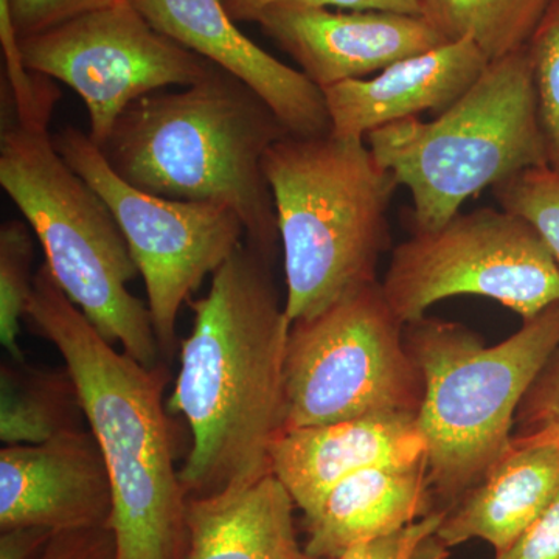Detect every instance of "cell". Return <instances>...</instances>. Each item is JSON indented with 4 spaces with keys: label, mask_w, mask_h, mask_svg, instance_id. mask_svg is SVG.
Instances as JSON below:
<instances>
[{
    "label": "cell",
    "mask_w": 559,
    "mask_h": 559,
    "mask_svg": "<svg viewBox=\"0 0 559 559\" xmlns=\"http://www.w3.org/2000/svg\"><path fill=\"white\" fill-rule=\"evenodd\" d=\"M286 135L257 92L218 69L180 92L139 98L98 148L135 189L167 200L229 204L242 221L246 241L272 260L280 237L263 162Z\"/></svg>",
    "instance_id": "cell-3"
},
{
    "label": "cell",
    "mask_w": 559,
    "mask_h": 559,
    "mask_svg": "<svg viewBox=\"0 0 559 559\" xmlns=\"http://www.w3.org/2000/svg\"><path fill=\"white\" fill-rule=\"evenodd\" d=\"M374 159L411 191L414 231L440 229L488 187L547 165L527 49L489 62L430 121H395L366 138Z\"/></svg>",
    "instance_id": "cell-7"
},
{
    "label": "cell",
    "mask_w": 559,
    "mask_h": 559,
    "mask_svg": "<svg viewBox=\"0 0 559 559\" xmlns=\"http://www.w3.org/2000/svg\"><path fill=\"white\" fill-rule=\"evenodd\" d=\"M421 374L380 282L290 323L285 429L369 415L418 414Z\"/></svg>",
    "instance_id": "cell-8"
},
{
    "label": "cell",
    "mask_w": 559,
    "mask_h": 559,
    "mask_svg": "<svg viewBox=\"0 0 559 559\" xmlns=\"http://www.w3.org/2000/svg\"><path fill=\"white\" fill-rule=\"evenodd\" d=\"M489 61L474 40H450L395 62L377 76L323 90L330 135L366 140L371 131L423 112L440 116L480 79Z\"/></svg>",
    "instance_id": "cell-16"
},
{
    "label": "cell",
    "mask_w": 559,
    "mask_h": 559,
    "mask_svg": "<svg viewBox=\"0 0 559 559\" xmlns=\"http://www.w3.org/2000/svg\"><path fill=\"white\" fill-rule=\"evenodd\" d=\"M112 487L92 430L0 451V528L53 533L109 527Z\"/></svg>",
    "instance_id": "cell-13"
},
{
    "label": "cell",
    "mask_w": 559,
    "mask_h": 559,
    "mask_svg": "<svg viewBox=\"0 0 559 559\" xmlns=\"http://www.w3.org/2000/svg\"><path fill=\"white\" fill-rule=\"evenodd\" d=\"M444 513H429L389 535L362 540L336 559H443L448 549L437 538V530Z\"/></svg>",
    "instance_id": "cell-25"
},
{
    "label": "cell",
    "mask_w": 559,
    "mask_h": 559,
    "mask_svg": "<svg viewBox=\"0 0 559 559\" xmlns=\"http://www.w3.org/2000/svg\"><path fill=\"white\" fill-rule=\"evenodd\" d=\"M156 31L237 76L277 114L290 135L330 134L325 95L237 27L221 0H131Z\"/></svg>",
    "instance_id": "cell-14"
},
{
    "label": "cell",
    "mask_w": 559,
    "mask_h": 559,
    "mask_svg": "<svg viewBox=\"0 0 559 559\" xmlns=\"http://www.w3.org/2000/svg\"><path fill=\"white\" fill-rule=\"evenodd\" d=\"M32 231L24 221H7L0 227V342L10 359L17 362H25L20 345L21 322L27 318L35 289Z\"/></svg>",
    "instance_id": "cell-22"
},
{
    "label": "cell",
    "mask_w": 559,
    "mask_h": 559,
    "mask_svg": "<svg viewBox=\"0 0 559 559\" xmlns=\"http://www.w3.org/2000/svg\"><path fill=\"white\" fill-rule=\"evenodd\" d=\"M270 257L248 241L190 300L193 326L180 347L170 411L189 423L179 469L187 499L207 498L272 473L271 451L286 426L285 362L290 322Z\"/></svg>",
    "instance_id": "cell-1"
},
{
    "label": "cell",
    "mask_w": 559,
    "mask_h": 559,
    "mask_svg": "<svg viewBox=\"0 0 559 559\" xmlns=\"http://www.w3.org/2000/svg\"><path fill=\"white\" fill-rule=\"evenodd\" d=\"M282 2L340 10L395 11V13L415 14V16L425 14V0H221L235 22H257L264 10Z\"/></svg>",
    "instance_id": "cell-28"
},
{
    "label": "cell",
    "mask_w": 559,
    "mask_h": 559,
    "mask_svg": "<svg viewBox=\"0 0 559 559\" xmlns=\"http://www.w3.org/2000/svg\"><path fill=\"white\" fill-rule=\"evenodd\" d=\"M525 49L546 143L547 167L559 173V0H550Z\"/></svg>",
    "instance_id": "cell-23"
},
{
    "label": "cell",
    "mask_w": 559,
    "mask_h": 559,
    "mask_svg": "<svg viewBox=\"0 0 559 559\" xmlns=\"http://www.w3.org/2000/svg\"><path fill=\"white\" fill-rule=\"evenodd\" d=\"M293 498L274 476L187 499V559H304Z\"/></svg>",
    "instance_id": "cell-18"
},
{
    "label": "cell",
    "mask_w": 559,
    "mask_h": 559,
    "mask_svg": "<svg viewBox=\"0 0 559 559\" xmlns=\"http://www.w3.org/2000/svg\"><path fill=\"white\" fill-rule=\"evenodd\" d=\"M423 460L426 444L417 414H380L283 430L272 447L271 469L308 524L330 492L349 476Z\"/></svg>",
    "instance_id": "cell-15"
},
{
    "label": "cell",
    "mask_w": 559,
    "mask_h": 559,
    "mask_svg": "<svg viewBox=\"0 0 559 559\" xmlns=\"http://www.w3.org/2000/svg\"><path fill=\"white\" fill-rule=\"evenodd\" d=\"M559 489V450L511 437L487 476L444 513L437 538L447 549L481 539L510 549Z\"/></svg>",
    "instance_id": "cell-17"
},
{
    "label": "cell",
    "mask_w": 559,
    "mask_h": 559,
    "mask_svg": "<svg viewBox=\"0 0 559 559\" xmlns=\"http://www.w3.org/2000/svg\"><path fill=\"white\" fill-rule=\"evenodd\" d=\"M496 559H559V489L521 538Z\"/></svg>",
    "instance_id": "cell-29"
},
{
    "label": "cell",
    "mask_w": 559,
    "mask_h": 559,
    "mask_svg": "<svg viewBox=\"0 0 559 559\" xmlns=\"http://www.w3.org/2000/svg\"><path fill=\"white\" fill-rule=\"evenodd\" d=\"M277 215L289 322L378 282L399 189L366 140L286 135L263 162Z\"/></svg>",
    "instance_id": "cell-4"
},
{
    "label": "cell",
    "mask_w": 559,
    "mask_h": 559,
    "mask_svg": "<svg viewBox=\"0 0 559 559\" xmlns=\"http://www.w3.org/2000/svg\"><path fill=\"white\" fill-rule=\"evenodd\" d=\"M39 559H117L110 527L55 533Z\"/></svg>",
    "instance_id": "cell-30"
},
{
    "label": "cell",
    "mask_w": 559,
    "mask_h": 559,
    "mask_svg": "<svg viewBox=\"0 0 559 559\" xmlns=\"http://www.w3.org/2000/svg\"><path fill=\"white\" fill-rule=\"evenodd\" d=\"M514 426L516 439L559 450V347L522 400Z\"/></svg>",
    "instance_id": "cell-26"
},
{
    "label": "cell",
    "mask_w": 559,
    "mask_h": 559,
    "mask_svg": "<svg viewBox=\"0 0 559 559\" xmlns=\"http://www.w3.org/2000/svg\"><path fill=\"white\" fill-rule=\"evenodd\" d=\"M55 533L40 527H14L2 530L0 536V559H32L47 544Z\"/></svg>",
    "instance_id": "cell-31"
},
{
    "label": "cell",
    "mask_w": 559,
    "mask_h": 559,
    "mask_svg": "<svg viewBox=\"0 0 559 559\" xmlns=\"http://www.w3.org/2000/svg\"><path fill=\"white\" fill-rule=\"evenodd\" d=\"M550 0H425L429 22L450 40L469 38L489 62L525 49Z\"/></svg>",
    "instance_id": "cell-21"
},
{
    "label": "cell",
    "mask_w": 559,
    "mask_h": 559,
    "mask_svg": "<svg viewBox=\"0 0 559 559\" xmlns=\"http://www.w3.org/2000/svg\"><path fill=\"white\" fill-rule=\"evenodd\" d=\"M50 119H21L2 91L0 186L38 238L51 277L110 344L142 366H164L148 304L128 283L139 267L116 216L62 159Z\"/></svg>",
    "instance_id": "cell-5"
},
{
    "label": "cell",
    "mask_w": 559,
    "mask_h": 559,
    "mask_svg": "<svg viewBox=\"0 0 559 559\" xmlns=\"http://www.w3.org/2000/svg\"><path fill=\"white\" fill-rule=\"evenodd\" d=\"M79 390L69 370L10 359L0 366V440L36 444L83 428Z\"/></svg>",
    "instance_id": "cell-20"
},
{
    "label": "cell",
    "mask_w": 559,
    "mask_h": 559,
    "mask_svg": "<svg viewBox=\"0 0 559 559\" xmlns=\"http://www.w3.org/2000/svg\"><path fill=\"white\" fill-rule=\"evenodd\" d=\"M53 145L116 216L145 280L162 356L170 362L183 305L246 240L240 216L224 202L167 200L135 189L109 167L90 134L76 128L53 135Z\"/></svg>",
    "instance_id": "cell-10"
},
{
    "label": "cell",
    "mask_w": 559,
    "mask_h": 559,
    "mask_svg": "<svg viewBox=\"0 0 559 559\" xmlns=\"http://www.w3.org/2000/svg\"><path fill=\"white\" fill-rule=\"evenodd\" d=\"M429 492L426 460L360 471L342 480L308 522L305 554L336 559L355 544L407 527L426 516Z\"/></svg>",
    "instance_id": "cell-19"
},
{
    "label": "cell",
    "mask_w": 559,
    "mask_h": 559,
    "mask_svg": "<svg viewBox=\"0 0 559 559\" xmlns=\"http://www.w3.org/2000/svg\"><path fill=\"white\" fill-rule=\"evenodd\" d=\"M381 286L403 325L457 296L487 297L528 320L559 301V266L524 216L480 207L414 231L393 249Z\"/></svg>",
    "instance_id": "cell-9"
},
{
    "label": "cell",
    "mask_w": 559,
    "mask_h": 559,
    "mask_svg": "<svg viewBox=\"0 0 559 559\" xmlns=\"http://www.w3.org/2000/svg\"><path fill=\"white\" fill-rule=\"evenodd\" d=\"M500 207L524 216L538 229L559 266V173L528 168L492 187Z\"/></svg>",
    "instance_id": "cell-24"
},
{
    "label": "cell",
    "mask_w": 559,
    "mask_h": 559,
    "mask_svg": "<svg viewBox=\"0 0 559 559\" xmlns=\"http://www.w3.org/2000/svg\"><path fill=\"white\" fill-rule=\"evenodd\" d=\"M117 2L120 0H9L17 40L50 31L81 14Z\"/></svg>",
    "instance_id": "cell-27"
},
{
    "label": "cell",
    "mask_w": 559,
    "mask_h": 559,
    "mask_svg": "<svg viewBox=\"0 0 559 559\" xmlns=\"http://www.w3.org/2000/svg\"><path fill=\"white\" fill-rule=\"evenodd\" d=\"M20 50L28 72L61 81L83 98L97 146L139 98L193 86L219 69L156 31L131 0L21 39Z\"/></svg>",
    "instance_id": "cell-11"
},
{
    "label": "cell",
    "mask_w": 559,
    "mask_h": 559,
    "mask_svg": "<svg viewBox=\"0 0 559 559\" xmlns=\"http://www.w3.org/2000/svg\"><path fill=\"white\" fill-rule=\"evenodd\" d=\"M404 344L423 380L417 425L430 495L455 506L510 447L522 400L559 347V301L491 347L428 316L404 325Z\"/></svg>",
    "instance_id": "cell-6"
},
{
    "label": "cell",
    "mask_w": 559,
    "mask_h": 559,
    "mask_svg": "<svg viewBox=\"0 0 559 559\" xmlns=\"http://www.w3.org/2000/svg\"><path fill=\"white\" fill-rule=\"evenodd\" d=\"M25 319L61 353L100 444L112 487L117 559H187V495L164 403L167 366L150 369L114 348L46 263L36 271Z\"/></svg>",
    "instance_id": "cell-2"
},
{
    "label": "cell",
    "mask_w": 559,
    "mask_h": 559,
    "mask_svg": "<svg viewBox=\"0 0 559 559\" xmlns=\"http://www.w3.org/2000/svg\"><path fill=\"white\" fill-rule=\"evenodd\" d=\"M257 24L320 90L364 80L450 39L425 16L275 3Z\"/></svg>",
    "instance_id": "cell-12"
}]
</instances>
